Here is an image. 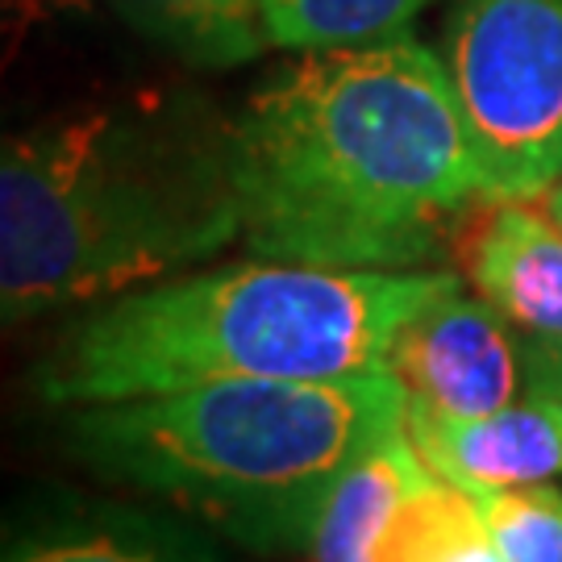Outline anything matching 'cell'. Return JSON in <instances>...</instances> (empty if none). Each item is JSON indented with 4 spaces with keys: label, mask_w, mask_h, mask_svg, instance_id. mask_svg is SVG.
Returning a JSON list of instances; mask_svg holds the SVG:
<instances>
[{
    "label": "cell",
    "mask_w": 562,
    "mask_h": 562,
    "mask_svg": "<svg viewBox=\"0 0 562 562\" xmlns=\"http://www.w3.org/2000/svg\"><path fill=\"white\" fill-rule=\"evenodd\" d=\"M259 259L417 271L487 196L446 63L413 38L304 50L225 121Z\"/></svg>",
    "instance_id": "1"
},
{
    "label": "cell",
    "mask_w": 562,
    "mask_h": 562,
    "mask_svg": "<svg viewBox=\"0 0 562 562\" xmlns=\"http://www.w3.org/2000/svg\"><path fill=\"white\" fill-rule=\"evenodd\" d=\"M241 238L225 125L88 109L4 138L0 317L25 325L204 262Z\"/></svg>",
    "instance_id": "2"
},
{
    "label": "cell",
    "mask_w": 562,
    "mask_h": 562,
    "mask_svg": "<svg viewBox=\"0 0 562 562\" xmlns=\"http://www.w3.org/2000/svg\"><path fill=\"white\" fill-rule=\"evenodd\" d=\"M454 271L234 262L146 283L63 329L30 387L50 408L134 401L217 380H346L387 371L392 338Z\"/></svg>",
    "instance_id": "3"
},
{
    "label": "cell",
    "mask_w": 562,
    "mask_h": 562,
    "mask_svg": "<svg viewBox=\"0 0 562 562\" xmlns=\"http://www.w3.org/2000/svg\"><path fill=\"white\" fill-rule=\"evenodd\" d=\"M404 422L392 371L346 380H217L76 404L59 450L92 480L159 501L241 550L308 554L341 471Z\"/></svg>",
    "instance_id": "4"
},
{
    "label": "cell",
    "mask_w": 562,
    "mask_h": 562,
    "mask_svg": "<svg viewBox=\"0 0 562 562\" xmlns=\"http://www.w3.org/2000/svg\"><path fill=\"white\" fill-rule=\"evenodd\" d=\"M446 76L487 196L562 180V0H454Z\"/></svg>",
    "instance_id": "5"
},
{
    "label": "cell",
    "mask_w": 562,
    "mask_h": 562,
    "mask_svg": "<svg viewBox=\"0 0 562 562\" xmlns=\"http://www.w3.org/2000/svg\"><path fill=\"white\" fill-rule=\"evenodd\" d=\"M387 371L425 413L487 417L521 401L525 338L480 292L454 283L396 329Z\"/></svg>",
    "instance_id": "6"
},
{
    "label": "cell",
    "mask_w": 562,
    "mask_h": 562,
    "mask_svg": "<svg viewBox=\"0 0 562 562\" xmlns=\"http://www.w3.org/2000/svg\"><path fill=\"white\" fill-rule=\"evenodd\" d=\"M0 562H234L183 513L71 487H42L9 508Z\"/></svg>",
    "instance_id": "7"
},
{
    "label": "cell",
    "mask_w": 562,
    "mask_h": 562,
    "mask_svg": "<svg viewBox=\"0 0 562 562\" xmlns=\"http://www.w3.org/2000/svg\"><path fill=\"white\" fill-rule=\"evenodd\" d=\"M454 241L462 276L521 338L562 341V229L542 204L483 196Z\"/></svg>",
    "instance_id": "8"
},
{
    "label": "cell",
    "mask_w": 562,
    "mask_h": 562,
    "mask_svg": "<svg viewBox=\"0 0 562 562\" xmlns=\"http://www.w3.org/2000/svg\"><path fill=\"white\" fill-rule=\"evenodd\" d=\"M404 425L425 467L471 496L562 475V404L538 383L487 417H438L404 401Z\"/></svg>",
    "instance_id": "9"
},
{
    "label": "cell",
    "mask_w": 562,
    "mask_h": 562,
    "mask_svg": "<svg viewBox=\"0 0 562 562\" xmlns=\"http://www.w3.org/2000/svg\"><path fill=\"white\" fill-rule=\"evenodd\" d=\"M425 459L408 438V425L383 429L359 459L341 471L308 542L313 562H371L392 513L422 480Z\"/></svg>",
    "instance_id": "10"
},
{
    "label": "cell",
    "mask_w": 562,
    "mask_h": 562,
    "mask_svg": "<svg viewBox=\"0 0 562 562\" xmlns=\"http://www.w3.org/2000/svg\"><path fill=\"white\" fill-rule=\"evenodd\" d=\"M142 38L159 42L176 59L225 71L267 55L276 42L262 0H109Z\"/></svg>",
    "instance_id": "11"
},
{
    "label": "cell",
    "mask_w": 562,
    "mask_h": 562,
    "mask_svg": "<svg viewBox=\"0 0 562 562\" xmlns=\"http://www.w3.org/2000/svg\"><path fill=\"white\" fill-rule=\"evenodd\" d=\"M371 562H504L480 501L425 471L392 513Z\"/></svg>",
    "instance_id": "12"
},
{
    "label": "cell",
    "mask_w": 562,
    "mask_h": 562,
    "mask_svg": "<svg viewBox=\"0 0 562 562\" xmlns=\"http://www.w3.org/2000/svg\"><path fill=\"white\" fill-rule=\"evenodd\" d=\"M429 0H262L271 42L283 50H341L404 38Z\"/></svg>",
    "instance_id": "13"
},
{
    "label": "cell",
    "mask_w": 562,
    "mask_h": 562,
    "mask_svg": "<svg viewBox=\"0 0 562 562\" xmlns=\"http://www.w3.org/2000/svg\"><path fill=\"white\" fill-rule=\"evenodd\" d=\"M504 562H562V487L517 483L475 496Z\"/></svg>",
    "instance_id": "14"
},
{
    "label": "cell",
    "mask_w": 562,
    "mask_h": 562,
    "mask_svg": "<svg viewBox=\"0 0 562 562\" xmlns=\"http://www.w3.org/2000/svg\"><path fill=\"white\" fill-rule=\"evenodd\" d=\"M525 383H538L562 404V341L525 338Z\"/></svg>",
    "instance_id": "15"
},
{
    "label": "cell",
    "mask_w": 562,
    "mask_h": 562,
    "mask_svg": "<svg viewBox=\"0 0 562 562\" xmlns=\"http://www.w3.org/2000/svg\"><path fill=\"white\" fill-rule=\"evenodd\" d=\"M533 201L542 204L546 213L554 217V225H559V229H562V180H559V183H550V188H546L542 196H533Z\"/></svg>",
    "instance_id": "16"
}]
</instances>
